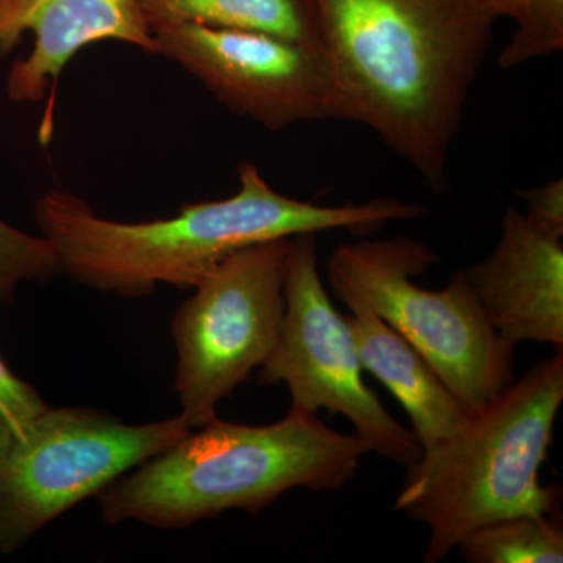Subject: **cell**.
I'll use <instances>...</instances> for the list:
<instances>
[{
  "label": "cell",
  "mask_w": 563,
  "mask_h": 563,
  "mask_svg": "<svg viewBox=\"0 0 563 563\" xmlns=\"http://www.w3.org/2000/svg\"><path fill=\"white\" fill-rule=\"evenodd\" d=\"M158 55L187 70L236 117L268 131L333 120V79L328 55L266 33L199 24L152 31Z\"/></svg>",
  "instance_id": "9"
},
{
  "label": "cell",
  "mask_w": 563,
  "mask_h": 563,
  "mask_svg": "<svg viewBox=\"0 0 563 563\" xmlns=\"http://www.w3.org/2000/svg\"><path fill=\"white\" fill-rule=\"evenodd\" d=\"M190 431L181 415L131 426L90 407H49L0 461V554Z\"/></svg>",
  "instance_id": "6"
},
{
  "label": "cell",
  "mask_w": 563,
  "mask_h": 563,
  "mask_svg": "<svg viewBox=\"0 0 563 563\" xmlns=\"http://www.w3.org/2000/svg\"><path fill=\"white\" fill-rule=\"evenodd\" d=\"M60 274V262L46 236L29 235L0 220V307L14 302L24 282H46Z\"/></svg>",
  "instance_id": "16"
},
{
  "label": "cell",
  "mask_w": 563,
  "mask_h": 563,
  "mask_svg": "<svg viewBox=\"0 0 563 563\" xmlns=\"http://www.w3.org/2000/svg\"><path fill=\"white\" fill-rule=\"evenodd\" d=\"M32 35L27 57L11 65L5 92L11 102L47 99L40 143H49L55 95L73 58L99 43H124L150 55L157 44L136 0H0V57Z\"/></svg>",
  "instance_id": "10"
},
{
  "label": "cell",
  "mask_w": 563,
  "mask_h": 563,
  "mask_svg": "<svg viewBox=\"0 0 563 563\" xmlns=\"http://www.w3.org/2000/svg\"><path fill=\"white\" fill-rule=\"evenodd\" d=\"M136 3L151 31L169 24H199L266 33L322 49L317 0H136Z\"/></svg>",
  "instance_id": "13"
},
{
  "label": "cell",
  "mask_w": 563,
  "mask_h": 563,
  "mask_svg": "<svg viewBox=\"0 0 563 563\" xmlns=\"http://www.w3.org/2000/svg\"><path fill=\"white\" fill-rule=\"evenodd\" d=\"M437 262L420 240H358L333 251L328 280L351 312L376 314L412 344L474 415L514 383L515 346L488 322L463 269L442 290L415 284Z\"/></svg>",
  "instance_id": "5"
},
{
  "label": "cell",
  "mask_w": 563,
  "mask_h": 563,
  "mask_svg": "<svg viewBox=\"0 0 563 563\" xmlns=\"http://www.w3.org/2000/svg\"><path fill=\"white\" fill-rule=\"evenodd\" d=\"M525 201V220L548 239H563V179L558 177L540 187L518 191Z\"/></svg>",
  "instance_id": "18"
},
{
  "label": "cell",
  "mask_w": 563,
  "mask_h": 563,
  "mask_svg": "<svg viewBox=\"0 0 563 563\" xmlns=\"http://www.w3.org/2000/svg\"><path fill=\"white\" fill-rule=\"evenodd\" d=\"M51 406L0 357V461Z\"/></svg>",
  "instance_id": "17"
},
{
  "label": "cell",
  "mask_w": 563,
  "mask_h": 563,
  "mask_svg": "<svg viewBox=\"0 0 563 563\" xmlns=\"http://www.w3.org/2000/svg\"><path fill=\"white\" fill-rule=\"evenodd\" d=\"M344 318L363 369L379 379L401 404L422 453L465 429L470 415L412 344L366 310H354Z\"/></svg>",
  "instance_id": "12"
},
{
  "label": "cell",
  "mask_w": 563,
  "mask_h": 563,
  "mask_svg": "<svg viewBox=\"0 0 563 563\" xmlns=\"http://www.w3.org/2000/svg\"><path fill=\"white\" fill-rule=\"evenodd\" d=\"M485 317L506 342L563 344V243L537 232L517 207L485 261L463 269Z\"/></svg>",
  "instance_id": "11"
},
{
  "label": "cell",
  "mask_w": 563,
  "mask_h": 563,
  "mask_svg": "<svg viewBox=\"0 0 563 563\" xmlns=\"http://www.w3.org/2000/svg\"><path fill=\"white\" fill-rule=\"evenodd\" d=\"M563 402V354L504 388L454 439L407 466L395 509L429 532L424 562L448 559L479 526L512 515H553L559 493L540 484Z\"/></svg>",
  "instance_id": "4"
},
{
  "label": "cell",
  "mask_w": 563,
  "mask_h": 563,
  "mask_svg": "<svg viewBox=\"0 0 563 563\" xmlns=\"http://www.w3.org/2000/svg\"><path fill=\"white\" fill-rule=\"evenodd\" d=\"M366 453L354 433L298 409L268 426L217 418L98 498L106 523L136 521L174 531L228 510L258 514L292 488L336 490L355 476Z\"/></svg>",
  "instance_id": "3"
},
{
  "label": "cell",
  "mask_w": 563,
  "mask_h": 563,
  "mask_svg": "<svg viewBox=\"0 0 563 563\" xmlns=\"http://www.w3.org/2000/svg\"><path fill=\"white\" fill-rule=\"evenodd\" d=\"M333 120L376 133L435 191L498 21L487 0H317Z\"/></svg>",
  "instance_id": "1"
},
{
  "label": "cell",
  "mask_w": 563,
  "mask_h": 563,
  "mask_svg": "<svg viewBox=\"0 0 563 563\" xmlns=\"http://www.w3.org/2000/svg\"><path fill=\"white\" fill-rule=\"evenodd\" d=\"M291 239L236 251L192 288L173 318L176 388L191 429L217 420V409L272 354L285 314Z\"/></svg>",
  "instance_id": "7"
},
{
  "label": "cell",
  "mask_w": 563,
  "mask_h": 563,
  "mask_svg": "<svg viewBox=\"0 0 563 563\" xmlns=\"http://www.w3.org/2000/svg\"><path fill=\"white\" fill-rule=\"evenodd\" d=\"M420 203L377 198L318 206L274 190L252 163L239 166L231 198L185 203L176 217L111 221L69 191L35 203V221L60 262V274L92 290L143 298L166 284L192 290L236 251L302 233L347 231L365 235L391 221L418 220Z\"/></svg>",
  "instance_id": "2"
},
{
  "label": "cell",
  "mask_w": 563,
  "mask_h": 563,
  "mask_svg": "<svg viewBox=\"0 0 563 563\" xmlns=\"http://www.w3.org/2000/svg\"><path fill=\"white\" fill-rule=\"evenodd\" d=\"M496 20L515 31L499 54V66L514 69L563 51V0H487Z\"/></svg>",
  "instance_id": "15"
},
{
  "label": "cell",
  "mask_w": 563,
  "mask_h": 563,
  "mask_svg": "<svg viewBox=\"0 0 563 563\" xmlns=\"http://www.w3.org/2000/svg\"><path fill=\"white\" fill-rule=\"evenodd\" d=\"M362 372L350 324L336 312L321 280L317 233L292 236L284 321L258 383L287 385L291 409L344 415L368 453L413 465L422 454L420 442L385 410Z\"/></svg>",
  "instance_id": "8"
},
{
  "label": "cell",
  "mask_w": 563,
  "mask_h": 563,
  "mask_svg": "<svg viewBox=\"0 0 563 563\" xmlns=\"http://www.w3.org/2000/svg\"><path fill=\"white\" fill-rule=\"evenodd\" d=\"M457 548L468 563H561L563 531L551 515H512L466 533Z\"/></svg>",
  "instance_id": "14"
}]
</instances>
